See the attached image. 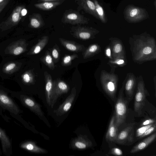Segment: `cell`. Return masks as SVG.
<instances>
[{"instance_id": "d590c367", "label": "cell", "mask_w": 156, "mask_h": 156, "mask_svg": "<svg viewBox=\"0 0 156 156\" xmlns=\"http://www.w3.org/2000/svg\"><path fill=\"white\" fill-rule=\"evenodd\" d=\"M153 124L154 123L147 125L142 126L139 127L136 130V137L140 139V136L146 130L151 127Z\"/></svg>"}, {"instance_id": "484cf974", "label": "cell", "mask_w": 156, "mask_h": 156, "mask_svg": "<svg viewBox=\"0 0 156 156\" xmlns=\"http://www.w3.org/2000/svg\"><path fill=\"white\" fill-rule=\"evenodd\" d=\"M101 51V47L98 44H91L82 52L83 58L86 59L91 57L98 53Z\"/></svg>"}, {"instance_id": "b9f144b4", "label": "cell", "mask_w": 156, "mask_h": 156, "mask_svg": "<svg viewBox=\"0 0 156 156\" xmlns=\"http://www.w3.org/2000/svg\"><path fill=\"white\" fill-rule=\"evenodd\" d=\"M27 13V10L24 7L21 10L20 12V15L21 17L25 16Z\"/></svg>"}, {"instance_id": "1f68e13d", "label": "cell", "mask_w": 156, "mask_h": 156, "mask_svg": "<svg viewBox=\"0 0 156 156\" xmlns=\"http://www.w3.org/2000/svg\"><path fill=\"white\" fill-rule=\"evenodd\" d=\"M78 55L76 53L65 55L62 58L61 64L64 66H68L71 65L72 61L78 58Z\"/></svg>"}, {"instance_id": "8992f818", "label": "cell", "mask_w": 156, "mask_h": 156, "mask_svg": "<svg viewBox=\"0 0 156 156\" xmlns=\"http://www.w3.org/2000/svg\"><path fill=\"white\" fill-rule=\"evenodd\" d=\"M62 22L73 25L88 23V19L77 11L70 9L64 12L62 19Z\"/></svg>"}, {"instance_id": "4316f807", "label": "cell", "mask_w": 156, "mask_h": 156, "mask_svg": "<svg viewBox=\"0 0 156 156\" xmlns=\"http://www.w3.org/2000/svg\"><path fill=\"white\" fill-rule=\"evenodd\" d=\"M30 26L34 28H39L45 24L41 15L39 13H34L30 17Z\"/></svg>"}, {"instance_id": "ab89813d", "label": "cell", "mask_w": 156, "mask_h": 156, "mask_svg": "<svg viewBox=\"0 0 156 156\" xmlns=\"http://www.w3.org/2000/svg\"><path fill=\"white\" fill-rule=\"evenodd\" d=\"M105 54L106 56L109 58V60L112 59V51L110 45H108L105 49Z\"/></svg>"}, {"instance_id": "ac0fdd59", "label": "cell", "mask_w": 156, "mask_h": 156, "mask_svg": "<svg viewBox=\"0 0 156 156\" xmlns=\"http://www.w3.org/2000/svg\"><path fill=\"white\" fill-rule=\"evenodd\" d=\"M61 44L67 50L76 53L83 52L85 49L84 46L76 42L62 38L58 39Z\"/></svg>"}, {"instance_id": "5bb4252c", "label": "cell", "mask_w": 156, "mask_h": 156, "mask_svg": "<svg viewBox=\"0 0 156 156\" xmlns=\"http://www.w3.org/2000/svg\"><path fill=\"white\" fill-rule=\"evenodd\" d=\"M92 146V141L86 135L80 134L73 139L71 143V148L75 150H84L89 148Z\"/></svg>"}, {"instance_id": "e575fe53", "label": "cell", "mask_w": 156, "mask_h": 156, "mask_svg": "<svg viewBox=\"0 0 156 156\" xmlns=\"http://www.w3.org/2000/svg\"><path fill=\"white\" fill-rule=\"evenodd\" d=\"M60 50L57 44H55L51 48V54L55 63L58 62L60 56Z\"/></svg>"}, {"instance_id": "7bdbcfd3", "label": "cell", "mask_w": 156, "mask_h": 156, "mask_svg": "<svg viewBox=\"0 0 156 156\" xmlns=\"http://www.w3.org/2000/svg\"><path fill=\"white\" fill-rule=\"evenodd\" d=\"M61 0H38V2H47V1H59Z\"/></svg>"}, {"instance_id": "2e32d148", "label": "cell", "mask_w": 156, "mask_h": 156, "mask_svg": "<svg viewBox=\"0 0 156 156\" xmlns=\"http://www.w3.org/2000/svg\"><path fill=\"white\" fill-rule=\"evenodd\" d=\"M0 105L15 114L20 112V110L14 101L6 94L0 90Z\"/></svg>"}, {"instance_id": "7c38bea8", "label": "cell", "mask_w": 156, "mask_h": 156, "mask_svg": "<svg viewBox=\"0 0 156 156\" xmlns=\"http://www.w3.org/2000/svg\"><path fill=\"white\" fill-rule=\"evenodd\" d=\"M28 44L25 40L20 39L14 41L9 44L5 50V53L17 55L27 50Z\"/></svg>"}, {"instance_id": "60d3db41", "label": "cell", "mask_w": 156, "mask_h": 156, "mask_svg": "<svg viewBox=\"0 0 156 156\" xmlns=\"http://www.w3.org/2000/svg\"><path fill=\"white\" fill-rule=\"evenodd\" d=\"M9 1V0H5L3 2L0 3V13L6 6Z\"/></svg>"}, {"instance_id": "836d02e7", "label": "cell", "mask_w": 156, "mask_h": 156, "mask_svg": "<svg viewBox=\"0 0 156 156\" xmlns=\"http://www.w3.org/2000/svg\"><path fill=\"white\" fill-rule=\"evenodd\" d=\"M94 3L95 4L96 10L98 17L102 22L105 23L106 22L105 14L103 8L98 3L96 0H94Z\"/></svg>"}, {"instance_id": "4dcf8cb0", "label": "cell", "mask_w": 156, "mask_h": 156, "mask_svg": "<svg viewBox=\"0 0 156 156\" xmlns=\"http://www.w3.org/2000/svg\"><path fill=\"white\" fill-rule=\"evenodd\" d=\"M23 81L27 85L35 84V80L33 72L31 70H29L25 72L21 76Z\"/></svg>"}, {"instance_id": "83f0119b", "label": "cell", "mask_w": 156, "mask_h": 156, "mask_svg": "<svg viewBox=\"0 0 156 156\" xmlns=\"http://www.w3.org/2000/svg\"><path fill=\"white\" fill-rule=\"evenodd\" d=\"M22 65V63L18 62H9L3 66L2 70L5 73L11 74L18 70Z\"/></svg>"}, {"instance_id": "30bf717a", "label": "cell", "mask_w": 156, "mask_h": 156, "mask_svg": "<svg viewBox=\"0 0 156 156\" xmlns=\"http://www.w3.org/2000/svg\"><path fill=\"white\" fill-rule=\"evenodd\" d=\"M23 8L24 7L23 6L17 7L10 17L0 24V28L2 30H6L17 24L21 19L20 12Z\"/></svg>"}, {"instance_id": "4fadbf2b", "label": "cell", "mask_w": 156, "mask_h": 156, "mask_svg": "<svg viewBox=\"0 0 156 156\" xmlns=\"http://www.w3.org/2000/svg\"><path fill=\"white\" fill-rule=\"evenodd\" d=\"M124 81V88L126 96V99L128 102L133 99L136 85V79L133 73H129L127 75Z\"/></svg>"}, {"instance_id": "277c9868", "label": "cell", "mask_w": 156, "mask_h": 156, "mask_svg": "<svg viewBox=\"0 0 156 156\" xmlns=\"http://www.w3.org/2000/svg\"><path fill=\"white\" fill-rule=\"evenodd\" d=\"M149 95L145 87V84L142 76L138 80L137 89L135 95L134 105L135 112L139 116L142 115V109L145 104L146 97Z\"/></svg>"}, {"instance_id": "8fae6325", "label": "cell", "mask_w": 156, "mask_h": 156, "mask_svg": "<svg viewBox=\"0 0 156 156\" xmlns=\"http://www.w3.org/2000/svg\"><path fill=\"white\" fill-rule=\"evenodd\" d=\"M76 91L75 87H73L70 94L67 97L64 102L53 112L57 116H61L66 114L70 110L74 101Z\"/></svg>"}, {"instance_id": "603a6c76", "label": "cell", "mask_w": 156, "mask_h": 156, "mask_svg": "<svg viewBox=\"0 0 156 156\" xmlns=\"http://www.w3.org/2000/svg\"><path fill=\"white\" fill-rule=\"evenodd\" d=\"M49 37L44 35L38 40L37 43L33 46L27 54V55H34L40 53L48 44Z\"/></svg>"}, {"instance_id": "ffe728a7", "label": "cell", "mask_w": 156, "mask_h": 156, "mask_svg": "<svg viewBox=\"0 0 156 156\" xmlns=\"http://www.w3.org/2000/svg\"><path fill=\"white\" fill-rule=\"evenodd\" d=\"M45 82V95L47 103L50 106L53 89V80L51 75L47 71L44 72Z\"/></svg>"}, {"instance_id": "6da1fadb", "label": "cell", "mask_w": 156, "mask_h": 156, "mask_svg": "<svg viewBox=\"0 0 156 156\" xmlns=\"http://www.w3.org/2000/svg\"><path fill=\"white\" fill-rule=\"evenodd\" d=\"M129 41L133 59L134 62L141 64L156 59V41L153 37L139 35Z\"/></svg>"}, {"instance_id": "cb8c5ba5", "label": "cell", "mask_w": 156, "mask_h": 156, "mask_svg": "<svg viewBox=\"0 0 156 156\" xmlns=\"http://www.w3.org/2000/svg\"><path fill=\"white\" fill-rule=\"evenodd\" d=\"M20 147L27 151L34 153L45 154L47 152L45 149L37 146L34 142L32 141L24 142L21 144Z\"/></svg>"}, {"instance_id": "f546056e", "label": "cell", "mask_w": 156, "mask_h": 156, "mask_svg": "<svg viewBox=\"0 0 156 156\" xmlns=\"http://www.w3.org/2000/svg\"><path fill=\"white\" fill-rule=\"evenodd\" d=\"M0 140L1 142L3 152L5 154H7L8 151L11 149V143L5 132L0 128Z\"/></svg>"}, {"instance_id": "8d00e7d4", "label": "cell", "mask_w": 156, "mask_h": 156, "mask_svg": "<svg viewBox=\"0 0 156 156\" xmlns=\"http://www.w3.org/2000/svg\"><path fill=\"white\" fill-rule=\"evenodd\" d=\"M156 127V122H155L154 123L151 127L146 130V131L140 136V138H141L147 136L152 133L154 131H155Z\"/></svg>"}, {"instance_id": "ee69618b", "label": "cell", "mask_w": 156, "mask_h": 156, "mask_svg": "<svg viewBox=\"0 0 156 156\" xmlns=\"http://www.w3.org/2000/svg\"><path fill=\"white\" fill-rule=\"evenodd\" d=\"M5 0H0V3L3 2Z\"/></svg>"}, {"instance_id": "9c48e42d", "label": "cell", "mask_w": 156, "mask_h": 156, "mask_svg": "<svg viewBox=\"0 0 156 156\" xmlns=\"http://www.w3.org/2000/svg\"><path fill=\"white\" fill-rule=\"evenodd\" d=\"M134 123H132L118 133L114 142L122 145H129L134 140Z\"/></svg>"}, {"instance_id": "d4e9b609", "label": "cell", "mask_w": 156, "mask_h": 156, "mask_svg": "<svg viewBox=\"0 0 156 156\" xmlns=\"http://www.w3.org/2000/svg\"><path fill=\"white\" fill-rule=\"evenodd\" d=\"M63 2L60 1H47L41 2L34 4L36 8L40 9L49 11L52 10L61 5Z\"/></svg>"}, {"instance_id": "7a4b0ae2", "label": "cell", "mask_w": 156, "mask_h": 156, "mask_svg": "<svg viewBox=\"0 0 156 156\" xmlns=\"http://www.w3.org/2000/svg\"><path fill=\"white\" fill-rule=\"evenodd\" d=\"M100 77L104 91L112 101H115L118 81L117 76L114 73L103 70L101 71Z\"/></svg>"}, {"instance_id": "3957f363", "label": "cell", "mask_w": 156, "mask_h": 156, "mask_svg": "<svg viewBox=\"0 0 156 156\" xmlns=\"http://www.w3.org/2000/svg\"><path fill=\"white\" fill-rule=\"evenodd\" d=\"M124 81L118 94L115 106V123L117 127L124 122L127 117L128 111V102L123 95Z\"/></svg>"}, {"instance_id": "ba28073f", "label": "cell", "mask_w": 156, "mask_h": 156, "mask_svg": "<svg viewBox=\"0 0 156 156\" xmlns=\"http://www.w3.org/2000/svg\"><path fill=\"white\" fill-rule=\"evenodd\" d=\"M70 87L65 82L60 79L53 80V89L50 106L53 108L58 98L62 94L67 93Z\"/></svg>"}, {"instance_id": "f35d334b", "label": "cell", "mask_w": 156, "mask_h": 156, "mask_svg": "<svg viewBox=\"0 0 156 156\" xmlns=\"http://www.w3.org/2000/svg\"><path fill=\"white\" fill-rule=\"evenodd\" d=\"M156 122L155 118L154 119L147 118L144 120L141 123L140 126H144L152 124Z\"/></svg>"}, {"instance_id": "7402d4cb", "label": "cell", "mask_w": 156, "mask_h": 156, "mask_svg": "<svg viewBox=\"0 0 156 156\" xmlns=\"http://www.w3.org/2000/svg\"><path fill=\"white\" fill-rule=\"evenodd\" d=\"M156 137V133L155 132L134 146L130 153H134L144 149L154 141Z\"/></svg>"}, {"instance_id": "d6986e66", "label": "cell", "mask_w": 156, "mask_h": 156, "mask_svg": "<svg viewBox=\"0 0 156 156\" xmlns=\"http://www.w3.org/2000/svg\"><path fill=\"white\" fill-rule=\"evenodd\" d=\"M75 2L78 5L79 8L83 9L86 12L93 16L97 18L98 17L96 10L95 4L91 0H75Z\"/></svg>"}, {"instance_id": "52a82bcc", "label": "cell", "mask_w": 156, "mask_h": 156, "mask_svg": "<svg viewBox=\"0 0 156 156\" xmlns=\"http://www.w3.org/2000/svg\"><path fill=\"white\" fill-rule=\"evenodd\" d=\"M125 17L128 21L131 23L140 22L147 17V13L145 9L134 6L127 7L125 12Z\"/></svg>"}, {"instance_id": "5b68a950", "label": "cell", "mask_w": 156, "mask_h": 156, "mask_svg": "<svg viewBox=\"0 0 156 156\" xmlns=\"http://www.w3.org/2000/svg\"><path fill=\"white\" fill-rule=\"evenodd\" d=\"M98 33V30L92 27L79 25L72 27L70 30L71 34L74 38L82 40L93 39Z\"/></svg>"}, {"instance_id": "d6a6232c", "label": "cell", "mask_w": 156, "mask_h": 156, "mask_svg": "<svg viewBox=\"0 0 156 156\" xmlns=\"http://www.w3.org/2000/svg\"><path fill=\"white\" fill-rule=\"evenodd\" d=\"M108 63L111 65H115L122 67L126 65L127 61L126 57H118L109 60Z\"/></svg>"}, {"instance_id": "74e56055", "label": "cell", "mask_w": 156, "mask_h": 156, "mask_svg": "<svg viewBox=\"0 0 156 156\" xmlns=\"http://www.w3.org/2000/svg\"><path fill=\"white\" fill-rule=\"evenodd\" d=\"M108 154L115 155L121 156L123 155L122 151L120 148L117 147H114L109 151Z\"/></svg>"}, {"instance_id": "9a60e30c", "label": "cell", "mask_w": 156, "mask_h": 156, "mask_svg": "<svg viewBox=\"0 0 156 156\" xmlns=\"http://www.w3.org/2000/svg\"><path fill=\"white\" fill-rule=\"evenodd\" d=\"M21 99L23 104L34 113L40 118L44 117V114L41 105L32 98L25 95L21 96Z\"/></svg>"}, {"instance_id": "44dd1931", "label": "cell", "mask_w": 156, "mask_h": 156, "mask_svg": "<svg viewBox=\"0 0 156 156\" xmlns=\"http://www.w3.org/2000/svg\"><path fill=\"white\" fill-rule=\"evenodd\" d=\"M118 133V128L115 123V117L114 115L112 116L110 122L105 136L106 139L110 142H114Z\"/></svg>"}, {"instance_id": "e0dca14e", "label": "cell", "mask_w": 156, "mask_h": 156, "mask_svg": "<svg viewBox=\"0 0 156 156\" xmlns=\"http://www.w3.org/2000/svg\"><path fill=\"white\" fill-rule=\"evenodd\" d=\"M110 40L112 58L118 57H126L124 48L121 41L115 38H111Z\"/></svg>"}, {"instance_id": "f1b7e54d", "label": "cell", "mask_w": 156, "mask_h": 156, "mask_svg": "<svg viewBox=\"0 0 156 156\" xmlns=\"http://www.w3.org/2000/svg\"><path fill=\"white\" fill-rule=\"evenodd\" d=\"M40 60L51 70H53L55 69V63L49 51H46L44 54L40 58Z\"/></svg>"}]
</instances>
